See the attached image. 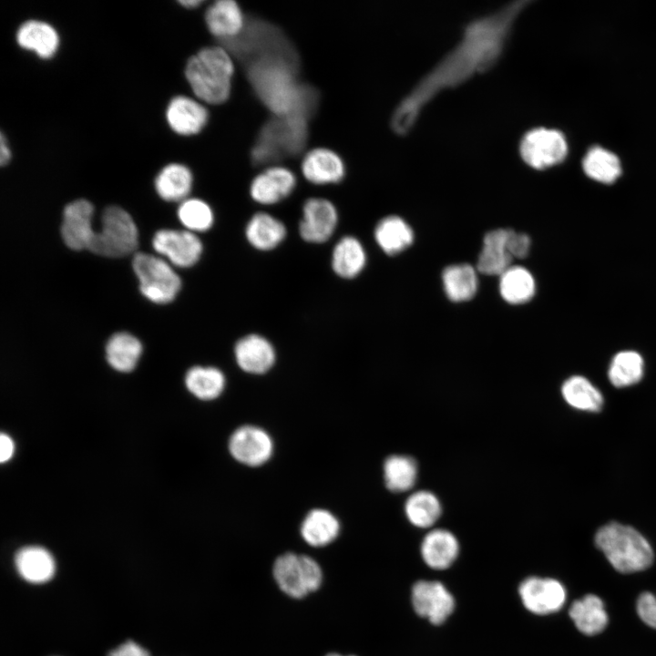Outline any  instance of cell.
I'll list each match as a JSON object with an SVG mask.
<instances>
[{
	"label": "cell",
	"instance_id": "1",
	"mask_svg": "<svg viewBox=\"0 0 656 656\" xmlns=\"http://www.w3.org/2000/svg\"><path fill=\"white\" fill-rule=\"evenodd\" d=\"M528 3L515 1L470 22L459 43L397 105L391 118L392 129L400 136L407 134L422 109L441 91L456 87L496 66L519 14Z\"/></svg>",
	"mask_w": 656,
	"mask_h": 656
},
{
	"label": "cell",
	"instance_id": "2",
	"mask_svg": "<svg viewBox=\"0 0 656 656\" xmlns=\"http://www.w3.org/2000/svg\"><path fill=\"white\" fill-rule=\"evenodd\" d=\"M234 69L232 57L225 48L206 46L189 58L185 77L200 101L220 105L231 96Z\"/></svg>",
	"mask_w": 656,
	"mask_h": 656
},
{
	"label": "cell",
	"instance_id": "3",
	"mask_svg": "<svg viewBox=\"0 0 656 656\" xmlns=\"http://www.w3.org/2000/svg\"><path fill=\"white\" fill-rule=\"evenodd\" d=\"M596 547L611 566L620 573H634L648 569L654 554L648 540L634 528L611 521L598 529Z\"/></svg>",
	"mask_w": 656,
	"mask_h": 656
},
{
	"label": "cell",
	"instance_id": "4",
	"mask_svg": "<svg viewBox=\"0 0 656 656\" xmlns=\"http://www.w3.org/2000/svg\"><path fill=\"white\" fill-rule=\"evenodd\" d=\"M279 60L261 61L253 68L252 78L263 100L279 116L302 115L301 91L292 82V73Z\"/></svg>",
	"mask_w": 656,
	"mask_h": 656
},
{
	"label": "cell",
	"instance_id": "5",
	"mask_svg": "<svg viewBox=\"0 0 656 656\" xmlns=\"http://www.w3.org/2000/svg\"><path fill=\"white\" fill-rule=\"evenodd\" d=\"M102 228L96 231L87 250L118 258L134 252L138 244L137 226L131 216L118 206L107 207L101 217Z\"/></svg>",
	"mask_w": 656,
	"mask_h": 656
},
{
	"label": "cell",
	"instance_id": "6",
	"mask_svg": "<svg viewBox=\"0 0 656 656\" xmlns=\"http://www.w3.org/2000/svg\"><path fill=\"white\" fill-rule=\"evenodd\" d=\"M133 270L139 281L141 293L155 303L173 301L180 290L181 281L162 259L143 252L133 257Z\"/></svg>",
	"mask_w": 656,
	"mask_h": 656
},
{
	"label": "cell",
	"instance_id": "7",
	"mask_svg": "<svg viewBox=\"0 0 656 656\" xmlns=\"http://www.w3.org/2000/svg\"><path fill=\"white\" fill-rule=\"evenodd\" d=\"M279 117V120L270 123L261 132L260 141L252 151L256 161L267 160L281 150L296 152L302 147L305 137L303 116L291 114Z\"/></svg>",
	"mask_w": 656,
	"mask_h": 656
},
{
	"label": "cell",
	"instance_id": "8",
	"mask_svg": "<svg viewBox=\"0 0 656 656\" xmlns=\"http://www.w3.org/2000/svg\"><path fill=\"white\" fill-rule=\"evenodd\" d=\"M519 152L528 166L542 169L560 163L567 155L568 146L559 131L538 128L524 135Z\"/></svg>",
	"mask_w": 656,
	"mask_h": 656
},
{
	"label": "cell",
	"instance_id": "9",
	"mask_svg": "<svg viewBox=\"0 0 656 656\" xmlns=\"http://www.w3.org/2000/svg\"><path fill=\"white\" fill-rule=\"evenodd\" d=\"M338 223L334 204L324 198H310L302 206L299 223L301 238L310 243H323L333 234Z\"/></svg>",
	"mask_w": 656,
	"mask_h": 656
},
{
	"label": "cell",
	"instance_id": "10",
	"mask_svg": "<svg viewBox=\"0 0 656 656\" xmlns=\"http://www.w3.org/2000/svg\"><path fill=\"white\" fill-rule=\"evenodd\" d=\"M518 593L524 607L538 615L559 611L566 601L564 586L551 578H528L519 585Z\"/></svg>",
	"mask_w": 656,
	"mask_h": 656
},
{
	"label": "cell",
	"instance_id": "11",
	"mask_svg": "<svg viewBox=\"0 0 656 656\" xmlns=\"http://www.w3.org/2000/svg\"><path fill=\"white\" fill-rule=\"evenodd\" d=\"M415 611L432 624L440 625L452 614L455 600L439 581L420 580L412 589Z\"/></svg>",
	"mask_w": 656,
	"mask_h": 656
},
{
	"label": "cell",
	"instance_id": "12",
	"mask_svg": "<svg viewBox=\"0 0 656 656\" xmlns=\"http://www.w3.org/2000/svg\"><path fill=\"white\" fill-rule=\"evenodd\" d=\"M152 245L158 253L181 268L196 264L203 250L200 238L190 231L160 230L155 233Z\"/></svg>",
	"mask_w": 656,
	"mask_h": 656
},
{
	"label": "cell",
	"instance_id": "13",
	"mask_svg": "<svg viewBox=\"0 0 656 656\" xmlns=\"http://www.w3.org/2000/svg\"><path fill=\"white\" fill-rule=\"evenodd\" d=\"M271 436L261 428L243 425L237 428L230 437L229 450L240 463L258 466L268 461L272 454Z\"/></svg>",
	"mask_w": 656,
	"mask_h": 656
},
{
	"label": "cell",
	"instance_id": "14",
	"mask_svg": "<svg viewBox=\"0 0 656 656\" xmlns=\"http://www.w3.org/2000/svg\"><path fill=\"white\" fill-rule=\"evenodd\" d=\"M296 176L284 166H271L251 181V198L262 205H272L287 198L296 186Z\"/></svg>",
	"mask_w": 656,
	"mask_h": 656
},
{
	"label": "cell",
	"instance_id": "15",
	"mask_svg": "<svg viewBox=\"0 0 656 656\" xmlns=\"http://www.w3.org/2000/svg\"><path fill=\"white\" fill-rule=\"evenodd\" d=\"M93 212V205L83 199L65 207L61 235L65 244L71 250L88 249L96 232L92 228Z\"/></svg>",
	"mask_w": 656,
	"mask_h": 656
},
{
	"label": "cell",
	"instance_id": "16",
	"mask_svg": "<svg viewBox=\"0 0 656 656\" xmlns=\"http://www.w3.org/2000/svg\"><path fill=\"white\" fill-rule=\"evenodd\" d=\"M200 102L183 95L174 97L166 109L169 128L181 136L200 133L209 119V112Z\"/></svg>",
	"mask_w": 656,
	"mask_h": 656
},
{
	"label": "cell",
	"instance_id": "17",
	"mask_svg": "<svg viewBox=\"0 0 656 656\" xmlns=\"http://www.w3.org/2000/svg\"><path fill=\"white\" fill-rule=\"evenodd\" d=\"M301 170L304 179L313 184H335L343 179L345 165L335 151L327 148H314L305 153Z\"/></svg>",
	"mask_w": 656,
	"mask_h": 656
},
{
	"label": "cell",
	"instance_id": "18",
	"mask_svg": "<svg viewBox=\"0 0 656 656\" xmlns=\"http://www.w3.org/2000/svg\"><path fill=\"white\" fill-rule=\"evenodd\" d=\"M234 356L238 366L242 371L261 374L272 367L276 353L268 339L257 333H251L236 342Z\"/></svg>",
	"mask_w": 656,
	"mask_h": 656
},
{
	"label": "cell",
	"instance_id": "19",
	"mask_svg": "<svg viewBox=\"0 0 656 656\" xmlns=\"http://www.w3.org/2000/svg\"><path fill=\"white\" fill-rule=\"evenodd\" d=\"M509 233V229H497L485 235L477 262L479 272L500 276L511 266L512 256L507 247Z\"/></svg>",
	"mask_w": 656,
	"mask_h": 656
},
{
	"label": "cell",
	"instance_id": "20",
	"mask_svg": "<svg viewBox=\"0 0 656 656\" xmlns=\"http://www.w3.org/2000/svg\"><path fill=\"white\" fill-rule=\"evenodd\" d=\"M16 42L22 48L47 59L56 53L60 41L57 31L50 24L40 20H27L17 29Z\"/></svg>",
	"mask_w": 656,
	"mask_h": 656
},
{
	"label": "cell",
	"instance_id": "21",
	"mask_svg": "<svg viewBox=\"0 0 656 656\" xmlns=\"http://www.w3.org/2000/svg\"><path fill=\"white\" fill-rule=\"evenodd\" d=\"M459 543L453 533L434 529L425 535L421 544V555L425 564L434 569H446L456 559Z\"/></svg>",
	"mask_w": 656,
	"mask_h": 656
},
{
	"label": "cell",
	"instance_id": "22",
	"mask_svg": "<svg viewBox=\"0 0 656 656\" xmlns=\"http://www.w3.org/2000/svg\"><path fill=\"white\" fill-rule=\"evenodd\" d=\"M205 23L214 36L224 39L232 38L241 32L244 16L235 1L219 0L207 8Z\"/></svg>",
	"mask_w": 656,
	"mask_h": 656
},
{
	"label": "cell",
	"instance_id": "23",
	"mask_svg": "<svg viewBox=\"0 0 656 656\" xmlns=\"http://www.w3.org/2000/svg\"><path fill=\"white\" fill-rule=\"evenodd\" d=\"M286 234V227L279 219L262 211L253 214L245 227L246 240L261 251L278 247Z\"/></svg>",
	"mask_w": 656,
	"mask_h": 656
},
{
	"label": "cell",
	"instance_id": "24",
	"mask_svg": "<svg viewBox=\"0 0 656 656\" xmlns=\"http://www.w3.org/2000/svg\"><path fill=\"white\" fill-rule=\"evenodd\" d=\"M569 614L577 629L588 636L603 631L609 621L602 600L594 594H587L575 600Z\"/></svg>",
	"mask_w": 656,
	"mask_h": 656
},
{
	"label": "cell",
	"instance_id": "25",
	"mask_svg": "<svg viewBox=\"0 0 656 656\" xmlns=\"http://www.w3.org/2000/svg\"><path fill=\"white\" fill-rule=\"evenodd\" d=\"M366 263V253L363 244L353 236L341 238L332 251L331 265L336 275L343 279L358 276Z\"/></svg>",
	"mask_w": 656,
	"mask_h": 656
},
{
	"label": "cell",
	"instance_id": "26",
	"mask_svg": "<svg viewBox=\"0 0 656 656\" xmlns=\"http://www.w3.org/2000/svg\"><path fill=\"white\" fill-rule=\"evenodd\" d=\"M193 183L190 169L180 163H170L163 167L155 179V189L166 201L185 200Z\"/></svg>",
	"mask_w": 656,
	"mask_h": 656
},
{
	"label": "cell",
	"instance_id": "27",
	"mask_svg": "<svg viewBox=\"0 0 656 656\" xmlns=\"http://www.w3.org/2000/svg\"><path fill=\"white\" fill-rule=\"evenodd\" d=\"M15 563L19 574L29 582L48 581L55 573L52 555L41 547L21 548L15 555Z\"/></svg>",
	"mask_w": 656,
	"mask_h": 656
},
{
	"label": "cell",
	"instance_id": "28",
	"mask_svg": "<svg viewBox=\"0 0 656 656\" xmlns=\"http://www.w3.org/2000/svg\"><path fill=\"white\" fill-rule=\"evenodd\" d=\"M374 239L384 252L395 255L414 241V232L411 227L398 216H387L376 224Z\"/></svg>",
	"mask_w": 656,
	"mask_h": 656
},
{
	"label": "cell",
	"instance_id": "29",
	"mask_svg": "<svg viewBox=\"0 0 656 656\" xmlns=\"http://www.w3.org/2000/svg\"><path fill=\"white\" fill-rule=\"evenodd\" d=\"M273 578L287 596L302 599L309 594L302 577L301 555L288 552L279 556L272 567Z\"/></svg>",
	"mask_w": 656,
	"mask_h": 656
},
{
	"label": "cell",
	"instance_id": "30",
	"mask_svg": "<svg viewBox=\"0 0 656 656\" xmlns=\"http://www.w3.org/2000/svg\"><path fill=\"white\" fill-rule=\"evenodd\" d=\"M340 524L328 510L313 509L303 519L301 535L304 541L313 547H324L338 536Z\"/></svg>",
	"mask_w": 656,
	"mask_h": 656
},
{
	"label": "cell",
	"instance_id": "31",
	"mask_svg": "<svg viewBox=\"0 0 656 656\" xmlns=\"http://www.w3.org/2000/svg\"><path fill=\"white\" fill-rule=\"evenodd\" d=\"M445 292L449 300L456 302L472 299L477 291V275L469 264H453L442 274Z\"/></svg>",
	"mask_w": 656,
	"mask_h": 656
},
{
	"label": "cell",
	"instance_id": "32",
	"mask_svg": "<svg viewBox=\"0 0 656 656\" xmlns=\"http://www.w3.org/2000/svg\"><path fill=\"white\" fill-rule=\"evenodd\" d=\"M142 352L141 343L128 333H114L106 345L108 364L117 371L131 372L137 365Z\"/></svg>",
	"mask_w": 656,
	"mask_h": 656
},
{
	"label": "cell",
	"instance_id": "33",
	"mask_svg": "<svg viewBox=\"0 0 656 656\" xmlns=\"http://www.w3.org/2000/svg\"><path fill=\"white\" fill-rule=\"evenodd\" d=\"M536 282L531 272L521 266H510L499 276V292L510 304H522L531 300Z\"/></svg>",
	"mask_w": 656,
	"mask_h": 656
},
{
	"label": "cell",
	"instance_id": "34",
	"mask_svg": "<svg viewBox=\"0 0 656 656\" xmlns=\"http://www.w3.org/2000/svg\"><path fill=\"white\" fill-rule=\"evenodd\" d=\"M561 394L570 406L579 410L598 413L603 407L601 393L581 375L568 378L561 386Z\"/></svg>",
	"mask_w": 656,
	"mask_h": 656
},
{
	"label": "cell",
	"instance_id": "35",
	"mask_svg": "<svg viewBox=\"0 0 656 656\" xmlns=\"http://www.w3.org/2000/svg\"><path fill=\"white\" fill-rule=\"evenodd\" d=\"M225 383L223 373L211 366L191 367L185 376L188 390L201 400L217 398L222 393Z\"/></svg>",
	"mask_w": 656,
	"mask_h": 656
},
{
	"label": "cell",
	"instance_id": "36",
	"mask_svg": "<svg viewBox=\"0 0 656 656\" xmlns=\"http://www.w3.org/2000/svg\"><path fill=\"white\" fill-rule=\"evenodd\" d=\"M644 362L635 351H621L610 364L608 377L611 384L621 388L639 383L643 376Z\"/></svg>",
	"mask_w": 656,
	"mask_h": 656
},
{
	"label": "cell",
	"instance_id": "37",
	"mask_svg": "<svg viewBox=\"0 0 656 656\" xmlns=\"http://www.w3.org/2000/svg\"><path fill=\"white\" fill-rule=\"evenodd\" d=\"M384 477L387 488L393 492H405L414 487L417 477V465L414 458L393 455L384 464Z\"/></svg>",
	"mask_w": 656,
	"mask_h": 656
},
{
	"label": "cell",
	"instance_id": "38",
	"mask_svg": "<svg viewBox=\"0 0 656 656\" xmlns=\"http://www.w3.org/2000/svg\"><path fill=\"white\" fill-rule=\"evenodd\" d=\"M441 511L438 498L426 490L412 494L405 505L406 518L418 528H429L434 525L440 517Z\"/></svg>",
	"mask_w": 656,
	"mask_h": 656
},
{
	"label": "cell",
	"instance_id": "39",
	"mask_svg": "<svg viewBox=\"0 0 656 656\" xmlns=\"http://www.w3.org/2000/svg\"><path fill=\"white\" fill-rule=\"evenodd\" d=\"M583 169L589 178L602 183L614 182L621 172L618 157L600 147L588 151L583 159Z\"/></svg>",
	"mask_w": 656,
	"mask_h": 656
},
{
	"label": "cell",
	"instance_id": "40",
	"mask_svg": "<svg viewBox=\"0 0 656 656\" xmlns=\"http://www.w3.org/2000/svg\"><path fill=\"white\" fill-rule=\"evenodd\" d=\"M178 216L187 231L194 233L210 230L214 221L211 207L197 198L183 200L179 207Z\"/></svg>",
	"mask_w": 656,
	"mask_h": 656
},
{
	"label": "cell",
	"instance_id": "41",
	"mask_svg": "<svg viewBox=\"0 0 656 656\" xmlns=\"http://www.w3.org/2000/svg\"><path fill=\"white\" fill-rule=\"evenodd\" d=\"M301 566L308 592L319 589L323 582V571L317 561L309 556L301 555Z\"/></svg>",
	"mask_w": 656,
	"mask_h": 656
},
{
	"label": "cell",
	"instance_id": "42",
	"mask_svg": "<svg viewBox=\"0 0 656 656\" xmlns=\"http://www.w3.org/2000/svg\"><path fill=\"white\" fill-rule=\"evenodd\" d=\"M636 610L641 620L649 627L656 629V596L642 592L637 600Z\"/></svg>",
	"mask_w": 656,
	"mask_h": 656
},
{
	"label": "cell",
	"instance_id": "43",
	"mask_svg": "<svg viewBox=\"0 0 656 656\" xmlns=\"http://www.w3.org/2000/svg\"><path fill=\"white\" fill-rule=\"evenodd\" d=\"M530 245V238L526 233L510 230L507 247L512 258H525L529 252Z\"/></svg>",
	"mask_w": 656,
	"mask_h": 656
},
{
	"label": "cell",
	"instance_id": "44",
	"mask_svg": "<svg viewBox=\"0 0 656 656\" xmlns=\"http://www.w3.org/2000/svg\"><path fill=\"white\" fill-rule=\"evenodd\" d=\"M108 656H150L148 651L128 641L109 652Z\"/></svg>",
	"mask_w": 656,
	"mask_h": 656
},
{
	"label": "cell",
	"instance_id": "45",
	"mask_svg": "<svg viewBox=\"0 0 656 656\" xmlns=\"http://www.w3.org/2000/svg\"><path fill=\"white\" fill-rule=\"evenodd\" d=\"M14 442L11 437L5 434L0 436V461L2 463L8 461L14 454Z\"/></svg>",
	"mask_w": 656,
	"mask_h": 656
},
{
	"label": "cell",
	"instance_id": "46",
	"mask_svg": "<svg viewBox=\"0 0 656 656\" xmlns=\"http://www.w3.org/2000/svg\"><path fill=\"white\" fill-rule=\"evenodd\" d=\"M11 149L8 145V141L5 137L4 133H1L0 137V164L5 166L11 159Z\"/></svg>",
	"mask_w": 656,
	"mask_h": 656
},
{
	"label": "cell",
	"instance_id": "47",
	"mask_svg": "<svg viewBox=\"0 0 656 656\" xmlns=\"http://www.w3.org/2000/svg\"><path fill=\"white\" fill-rule=\"evenodd\" d=\"M183 7L186 8H196L200 5L203 2L201 0H183L179 2Z\"/></svg>",
	"mask_w": 656,
	"mask_h": 656
},
{
	"label": "cell",
	"instance_id": "48",
	"mask_svg": "<svg viewBox=\"0 0 656 656\" xmlns=\"http://www.w3.org/2000/svg\"><path fill=\"white\" fill-rule=\"evenodd\" d=\"M325 656H342V655L339 654V653L332 652V653H328V654L325 655Z\"/></svg>",
	"mask_w": 656,
	"mask_h": 656
},
{
	"label": "cell",
	"instance_id": "49",
	"mask_svg": "<svg viewBox=\"0 0 656 656\" xmlns=\"http://www.w3.org/2000/svg\"><path fill=\"white\" fill-rule=\"evenodd\" d=\"M349 656H354V655H349Z\"/></svg>",
	"mask_w": 656,
	"mask_h": 656
}]
</instances>
